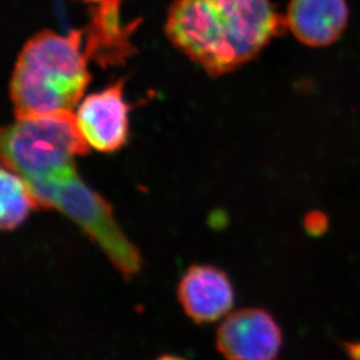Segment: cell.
Wrapping results in <instances>:
<instances>
[{"instance_id":"cell-4","label":"cell","mask_w":360,"mask_h":360,"mask_svg":"<svg viewBox=\"0 0 360 360\" xmlns=\"http://www.w3.org/2000/svg\"><path fill=\"white\" fill-rule=\"evenodd\" d=\"M89 147L72 112L17 118L1 132L4 166L25 180L75 166L76 158L88 154Z\"/></svg>"},{"instance_id":"cell-3","label":"cell","mask_w":360,"mask_h":360,"mask_svg":"<svg viewBox=\"0 0 360 360\" xmlns=\"http://www.w3.org/2000/svg\"><path fill=\"white\" fill-rule=\"evenodd\" d=\"M39 207L55 209L95 241L124 276L139 272L141 257L122 232L112 207L70 167L42 179L26 180Z\"/></svg>"},{"instance_id":"cell-11","label":"cell","mask_w":360,"mask_h":360,"mask_svg":"<svg viewBox=\"0 0 360 360\" xmlns=\"http://www.w3.org/2000/svg\"><path fill=\"white\" fill-rule=\"evenodd\" d=\"M82 1L95 5V11L112 12V11L120 10L122 0H82Z\"/></svg>"},{"instance_id":"cell-7","label":"cell","mask_w":360,"mask_h":360,"mask_svg":"<svg viewBox=\"0 0 360 360\" xmlns=\"http://www.w3.org/2000/svg\"><path fill=\"white\" fill-rule=\"evenodd\" d=\"M181 306L196 323H211L226 316L235 292L226 273L214 266H191L177 287Z\"/></svg>"},{"instance_id":"cell-9","label":"cell","mask_w":360,"mask_h":360,"mask_svg":"<svg viewBox=\"0 0 360 360\" xmlns=\"http://www.w3.org/2000/svg\"><path fill=\"white\" fill-rule=\"evenodd\" d=\"M1 209L0 226L4 231L19 228L33 209L38 207L31 188L24 177L14 170L1 168Z\"/></svg>"},{"instance_id":"cell-10","label":"cell","mask_w":360,"mask_h":360,"mask_svg":"<svg viewBox=\"0 0 360 360\" xmlns=\"http://www.w3.org/2000/svg\"><path fill=\"white\" fill-rule=\"evenodd\" d=\"M304 226L311 235H321L328 228V219L322 212H311L307 216Z\"/></svg>"},{"instance_id":"cell-8","label":"cell","mask_w":360,"mask_h":360,"mask_svg":"<svg viewBox=\"0 0 360 360\" xmlns=\"http://www.w3.org/2000/svg\"><path fill=\"white\" fill-rule=\"evenodd\" d=\"M287 27L308 47H328L342 37L349 21L347 0H290Z\"/></svg>"},{"instance_id":"cell-1","label":"cell","mask_w":360,"mask_h":360,"mask_svg":"<svg viewBox=\"0 0 360 360\" xmlns=\"http://www.w3.org/2000/svg\"><path fill=\"white\" fill-rule=\"evenodd\" d=\"M285 28L271 0H175L166 21L170 42L211 76L251 61Z\"/></svg>"},{"instance_id":"cell-2","label":"cell","mask_w":360,"mask_h":360,"mask_svg":"<svg viewBox=\"0 0 360 360\" xmlns=\"http://www.w3.org/2000/svg\"><path fill=\"white\" fill-rule=\"evenodd\" d=\"M83 32H40L25 44L11 76L17 118L72 112L90 83Z\"/></svg>"},{"instance_id":"cell-6","label":"cell","mask_w":360,"mask_h":360,"mask_svg":"<svg viewBox=\"0 0 360 360\" xmlns=\"http://www.w3.org/2000/svg\"><path fill=\"white\" fill-rule=\"evenodd\" d=\"M129 110L122 81L82 99L75 118L89 146L104 153L120 150L129 138Z\"/></svg>"},{"instance_id":"cell-5","label":"cell","mask_w":360,"mask_h":360,"mask_svg":"<svg viewBox=\"0 0 360 360\" xmlns=\"http://www.w3.org/2000/svg\"><path fill=\"white\" fill-rule=\"evenodd\" d=\"M282 335L279 326L265 310H237L218 328L216 345L228 359L269 360L278 357Z\"/></svg>"}]
</instances>
